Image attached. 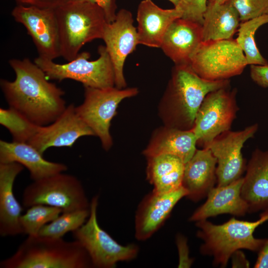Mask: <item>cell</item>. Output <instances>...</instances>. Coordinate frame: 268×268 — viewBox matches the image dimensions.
<instances>
[{
	"label": "cell",
	"instance_id": "obj_38",
	"mask_svg": "<svg viewBox=\"0 0 268 268\" xmlns=\"http://www.w3.org/2000/svg\"><path fill=\"white\" fill-rule=\"evenodd\" d=\"M231 258H232V268H248L249 266V262L246 260L243 253L240 250L234 252Z\"/></svg>",
	"mask_w": 268,
	"mask_h": 268
},
{
	"label": "cell",
	"instance_id": "obj_1",
	"mask_svg": "<svg viewBox=\"0 0 268 268\" xmlns=\"http://www.w3.org/2000/svg\"><path fill=\"white\" fill-rule=\"evenodd\" d=\"M13 81L0 79V86L9 107L39 126L54 122L67 106L65 92L48 81L45 72L28 58L8 61Z\"/></svg>",
	"mask_w": 268,
	"mask_h": 268
},
{
	"label": "cell",
	"instance_id": "obj_21",
	"mask_svg": "<svg viewBox=\"0 0 268 268\" xmlns=\"http://www.w3.org/2000/svg\"><path fill=\"white\" fill-rule=\"evenodd\" d=\"M243 178L223 186L213 187L208 192L205 202L189 218L197 222L220 214L241 216L248 212V206L241 196Z\"/></svg>",
	"mask_w": 268,
	"mask_h": 268
},
{
	"label": "cell",
	"instance_id": "obj_30",
	"mask_svg": "<svg viewBox=\"0 0 268 268\" xmlns=\"http://www.w3.org/2000/svg\"><path fill=\"white\" fill-rule=\"evenodd\" d=\"M62 212L61 208L49 205L31 206L20 217L23 233L28 236L37 235L44 225L54 220Z\"/></svg>",
	"mask_w": 268,
	"mask_h": 268
},
{
	"label": "cell",
	"instance_id": "obj_36",
	"mask_svg": "<svg viewBox=\"0 0 268 268\" xmlns=\"http://www.w3.org/2000/svg\"><path fill=\"white\" fill-rule=\"evenodd\" d=\"M17 4L33 6L44 8H55L65 0H14Z\"/></svg>",
	"mask_w": 268,
	"mask_h": 268
},
{
	"label": "cell",
	"instance_id": "obj_12",
	"mask_svg": "<svg viewBox=\"0 0 268 268\" xmlns=\"http://www.w3.org/2000/svg\"><path fill=\"white\" fill-rule=\"evenodd\" d=\"M11 16L31 37L38 57L51 60L61 57L58 23L54 8L17 4Z\"/></svg>",
	"mask_w": 268,
	"mask_h": 268
},
{
	"label": "cell",
	"instance_id": "obj_19",
	"mask_svg": "<svg viewBox=\"0 0 268 268\" xmlns=\"http://www.w3.org/2000/svg\"><path fill=\"white\" fill-rule=\"evenodd\" d=\"M181 17V12L176 7L163 9L152 0H142L138 5L136 13L139 44L160 48L170 24Z\"/></svg>",
	"mask_w": 268,
	"mask_h": 268
},
{
	"label": "cell",
	"instance_id": "obj_20",
	"mask_svg": "<svg viewBox=\"0 0 268 268\" xmlns=\"http://www.w3.org/2000/svg\"><path fill=\"white\" fill-rule=\"evenodd\" d=\"M18 163L26 167L33 181L64 172L67 166L46 160L38 150L27 142L0 140V163Z\"/></svg>",
	"mask_w": 268,
	"mask_h": 268
},
{
	"label": "cell",
	"instance_id": "obj_15",
	"mask_svg": "<svg viewBox=\"0 0 268 268\" xmlns=\"http://www.w3.org/2000/svg\"><path fill=\"white\" fill-rule=\"evenodd\" d=\"M95 135L91 129L79 117L75 106L70 104L53 123L39 126L27 142L41 154L51 147H71L81 136Z\"/></svg>",
	"mask_w": 268,
	"mask_h": 268
},
{
	"label": "cell",
	"instance_id": "obj_3",
	"mask_svg": "<svg viewBox=\"0 0 268 268\" xmlns=\"http://www.w3.org/2000/svg\"><path fill=\"white\" fill-rule=\"evenodd\" d=\"M0 268H91L90 258L76 240L28 236L10 257L0 262Z\"/></svg>",
	"mask_w": 268,
	"mask_h": 268
},
{
	"label": "cell",
	"instance_id": "obj_17",
	"mask_svg": "<svg viewBox=\"0 0 268 268\" xmlns=\"http://www.w3.org/2000/svg\"><path fill=\"white\" fill-rule=\"evenodd\" d=\"M202 42V25L178 18L168 27L160 48L175 65H190Z\"/></svg>",
	"mask_w": 268,
	"mask_h": 268
},
{
	"label": "cell",
	"instance_id": "obj_4",
	"mask_svg": "<svg viewBox=\"0 0 268 268\" xmlns=\"http://www.w3.org/2000/svg\"><path fill=\"white\" fill-rule=\"evenodd\" d=\"M268 220V208L254 221L234 217L220 225L214 224L206 219L197 221V235L203 241L200 252L202 255L212 257L214 266L224 268L236 251L246 249L257 252L261 249L266 239L255 238L254 232Z\"/></svg>",
	"mask_w": 268,
	"mask_h": 268
},
{
	"label": "cell",
	"instance_id": "obj_39",
	"mask_svg": "<svg viewBox=\"0 0 268 268\" xmlns=\"http://www.w3.org/2000/svg\"><path fill=\"white\" fill-rule=\"evenodd\" d=\"M173 3L175 7H176L179 2L180 0H168Z\"/></svg>",
	"mask_w": 268,
	"mask_h": 268
},
{
	"label": "cell",
	"instance_id": "obj_14",
	"mask_svg": "<svg viewBox=\"0 0 268 268\" xmlns=\"http://www.w3.org/2000/svg\"><path fill=\"white\" fill-rule=\"evenodd\" d=\"M102 39L113 64L115 87L125 88L127 83L124 75V64L128 55L139 44L131 11L124 8L119 10L115 20L107 24Z\"/></svg>",
	"mask_w": 268,
	"mask_h": 268
},
{
	"label": "cell",
	"instance_id": "obj_33",
	"mask_svg": "<svg viewBox=\"0 0 268 268\" xmlns=\"http://www.w3.org/2000/svg\"><path fill=\"white\" fill-rule=\"evenodd\" d=\"M250 76L252 80L259 86L268 87V65H250Z\"/></svg>",
	"mask_w": 268,
	"mask_h": 268
},
{
	"label": "cell",
	"instance_id": "obj_37",
	"mask_svg": "<svg viewBox=\"0 0 268 268\" xmlns=\"http://www.w3.org/2000/svg\"><path fill=\"white\" fill-rule=\"evenodd\" d=\"M255 268H268V238L259 251L257 261L254 266Z\"/></svg>",
	"mask_w": 268,
	"mask_h": 268
},
{
	"label": "cell",
	"instance_id": "obj_32",
	"mask_svg": "<svg viewBox=\"0 0 268 268\" xmlns=\"http://www.w3.org/2000/svg\"><path fill=\"white\" fill-rule=\"evenodd\" d=\"M207 0H180L176 7L182 18L197 22L202 25L207 8Z\"/></svg>",
	"mask_w": 268,
	"mask_h": 268
},
{
	"label": "cell",
	"instance_id": "obj_29",
	"mask_svg": "<svg viewBox=\"0 0 268 268\" xmlns=\"http://www.w3.org/2000/svg\"><path fill=\"white\" fill-rule=\"evenodd\" d=\"M0 124L9 131L13 141L23 142H28L39 126L9 107L0 109Z\"/></svg>",
	"mask_w": 268,
	"mask_h": 268
},
{
	"label": "cell",
	"instance_id": "obj_31",
	"mask_svg": "<svg viewBox=\"0 0 268 268\" xmlns=\"http://www.w3.org/2000/svg\"><path fill=\"white\" fill-rule=\"evenodd\" d=\"M237 11L240 21L268 14V0H227Z\"/></svg>",
	"mask_w": 268,
	"mask_h": 268
},
{
	"label": "cell",
	"instance_id": "obj_27",
	"mask_svg": "<svg viewBox=\"0 0 268 268\" xmlns=\"http://www.w3.org/2000/svg\"><path fill=\"white\" fill-rule=\"evenodd\" d=\"M268 23V14L240 23L236 40L243 51L248 65H266L268 62L261 54L255 43V34L262 25Z\"/></svg>",
	"mask_w": 268,
	"mask_h": 268
},
{
	"label": "cell",
	"instance_id": "obj_8",
	"mask_svg": "<svg viewBox=\"0 0 268 268\" xmlns=\"http://www.w3.org/2000/svg\"><path fill=\"white\" fill-rule=\"evenodd\" d=\"M90 204L81 182L63 172L33 181L22 194V204L27 208L44 204L60 208L63 212L88 209Z\"/></svg>",
	"mask_w": 268,
	"mask_h": 268
},
{
	"label": "cell",
	"instance_id": "obj_35",
	"mask_svg": "<svg viewBox=\"0 0 268 268\" xmlns=\"http://www.w3.org/2000/svg\"><path fill=\"white\" fill-rule=\"evenodd\" d=\"M176 243L179 254V268H189L192 265L193 260L189 256V249L186 239L182 235H178Z\"/></svg>",
	"mask_w": 268,
	"mask_h": 268
},
{
	"label": "cell",
	"instance_id": "obj_13",
	"mask_svg": "<svg viewBox=\"0 0 268 268\" xmlns=\"http://www.w3.org/2000/svg\"><path fill=\"white\" fill-rule=\"evenodd\" d=\"M258 129V125L255 124L241 131H226L205 147L209 148L216 158L218 186L227 185L241 178L245 169L242 149L245 142L253 137Z\"/></svg>",
	"mask_w": 268,
	"mask_h": 268
},
{
	"label": "cell",
	"instance_id": "obj_26",
	"mask_svg": "<svg viewBox=\"0 0 268 268\" xmlns=\"http://www.w3.org/2000/svg\"><path fill=\"white\" fill-rule=\"evenodd\" d=\"M240 21L237 11L229 3L209 1L202 24V42L232 39Z\"/></svg>",
	"mask_w": 268,
	"mask_h": 268
},
{
	"label": "cell",
	"instance_id": "obj_2",
	"mask_svg": "<svg viewBox=\"0 0 268 268\" xmlns=\"http://www.w3.org/2000/svg\"><path fill=\"white\" fill-rule=\"evenodd\" d=\"M229 79L209 80L200 77L190 65H175L158 107L164 126L192 130L197 112L206 95L229 87Z\"/></svg>",
	"mask_w": 268,
	"mask_h": 268
},
{
	"label": "cell",
	"instance_id": "obj_6",
	"mask_svg": "<svg viewBox=\"0 0 268 268\" xmlns=\"http://www.w3.org/2000/svg\"><path fill=\"white\" fill-rule=\"evenodd\" d=\"M99 58L89 61L90 54L79 53L73 60L60 64L53 60L36 58L34 62L45 73L49 79L59 81L70 79L81 83L84 87L104 88L115 86L114 70L105 46L98 49Z\"/></svg>",
	"mask_w": 268,
	"mask_h": 268
},
{
	"label": "cell",
	"instance_id": "obj_28",
	"mask_svg": "<svg viewBox=\"0 0 268 268\" xmlns=\"http://www.w3.org/2000/svg\"><path fill=\"white\" fill-rule=\"evenodd\" d=\"M89 208L63 212L54 220L44 225L39 231L40 236L62 238L68 232H73L87 220Z\"/></svg>",
	"mask_w": 268,
	"mask_h": 268
},
{
	"label": "cell",
	"instance_id": "obj_16",
	"mask_svg": "<svg viewBox=\"0 0 268 268\" xmlns=\"http://www.w3.org/2000/svg\"><path fill=\"white\" fill-rule=\"evenodd\" d=\"M187 195V192L183 186L169 193L152 191L146 195L138 206L135 215L136 238L142 241L149 238L161 227L178 201Z\"/></svg>",
	"mask_w": 268,
	"mask_h": 268
},
{
	"label": "cell",
	"instance_id": "obj_23",
	"mask_svg": "<svg viewBox=\"0 0 268 268\" xmlns=\"http://www.w3.org/2000/svg\"><path fill=\"white\" fill-rule=\"evenodd\" d=\"M241 196L248 206V212L268 208V150L257 148L246 166Z\"/></svg>",
	"mask_w": 268,
	"mask_h": 268
},
{
	"label": "cell",
	"instance_id": "obj_22",
	"mask_svg": "<svg viewBox=\"0 0 268 268\" xmlns=\"http://www.w3.org/2000/svg\"><path fill=\"white\" fill-rule=\"evenodd\" d=\"M216 164V158L209 148L196 150L185 164L182 186L188 199L196 201L207 196L217 181Z\"/></svg>",
	"mask_w": 268,
	"mask_h": 268
},
{
	"label": "cell",
	"instance_id": "obj_25",
	"mask_svg": "<svg viewBox=\"0 0 268 268\" xmlns=\"http://www.w3.org/2000/svg\"><path fill=\"white\" fill-rule=\"evenodd\" d=\"M147 179L153 191L167 193L182 186L185 163L177 156L163 154L146 158Z\"/></svg>",
	"mask_w": 268,
	"mask_h": 268
},
{
	"label": "cell",
	"instance_id": "obj_7",
	"mask_svg": "<svg viewBox=\"0 0 268 268\" xmlns=\"http://www.w3.org/2000/svg\"><path fill=\"white\" fill-rule=\"evenodd\" d=\"M98 204V196L96 195L90 201V213L87 220L72 232L74 239L78 241L87 252L93 267L113 268L119 262L134 259L138 252L136 245H122L101 228L97 216Z\"/></svg>",
	"mask_w": 268,
	"mask_h": 268
},
{
	"label": "cell",
	"instance_id": "obj_9",
	"mask_svg": "<svg viewBox=\"0 0 268 268\" xmlns=\"http://www.w3.org/2000/svg\"><path fill=\"white\" fill-rule=\"evenodd\" d=\"M136 87L119 89L116 87L97 88L84 87L83 103L75 107L79 117L93 132L106 151L113 145L110 132L111 120L117 114L121 102L136 95Z\"/></svg>",
	"mask_w": 268,
	"mask_h": 268
},
{
	"label": "cell",
	"instance_id": "obj_18",
	"mask_svg": "<svg viewBox=\"0 0 268 268\" xmlns=\"http://www.w3.org/2000/svg\"><path fill=\"white\" fill-rule=\"evenodd\" d=\"M23 169L17 162L0 163V235L2 237L23 234L20 224L23 208L13 192L14 181Z\"/></svg>",
	"mask_w": 268,
	"mask_h": 268
},
{
	"label": "cell",
	"instance_id": "obj_40",
	"mask_svg": "<svg viewBox=\"0 0 268 268\" xmlns=\"http://www.w3.org/2000/svg\"><path fill=\"white\" fill-rule=\"evenodd\" d=\"M227 0H210V1L216 2L218 3H224Z\"/></svg>",
	"mask_w": 268,
	"mask_h": 268
},
{
	"label": "cell",
	"instance_id": "obj_24",
	"mask_svg": "<svg viewBox=\"0 0 268 268\" xmlns=\"http://www.w3.org/2000/svg\"><path fill=\"white\" fill-rule=\"evenodd\" d=\"M197 144V138L192 130H181L164 126L154 131L142 153L146 158L172 155L185 164L195 153Z\"/></svg>",
	"mask_w": 268,
	"mask_h": 268
},
{
	"label": "cell",
	"instance_id": "obj_34",
	"mask_svg": "<svg viewBox=\"0 0 268 268\" xmlns=\"http://www.w3.org/2000/svg\"><path fill=\"white\" fill-rule=\"evenodd\" d=\"M78 1H89L98 4L104 10L108 23L113 21L116 18L117 8L116 0H65L64 2Z\"/></svg>",
	"mask_w": 268,
	"mask_h": 268
},
{
	"label": "cell",
	"instance_id": "obj_5",
	"mask_svg": "<svg viewBox=\"0 0 268 268\" xmlns=\"http://www.w3.org/2000/svg\"><path fill=\"white\" fill-rule=\"evenodd\" d=\"M59 26L61 56L74 59L82 47L103 38L108 22L103 8L89 1H67L54 8Z\"/></svg>",
	"mask_w": 268,
	"mask_h": 268
},
{
	"label": "cell",
	"instance_id": "obj_10",
	"mask_svg": "<svg viewBox=\"0 0 268 268\" xmlns=\"http://www.w3.org/2000/svg\"><path fill=\"white\" fill-rule=\"evenodd\" d=\"M190 65L200 77L209 80L229 79L248 65L236 39L202 42Z\"/></svg>",
	"mask_w": 268,
	"mask_h": 268
},
{
	"label": "cell",
	"instance_id": "obj_11",
	"mask_svg": "<svg viewBox=\"0 0 268 268\" xmlns=\"http://www.w3.org/2000/svg\"><path fill=\"white\" fill-rule=\"evenodd\" d=\"M236 90L229 87L208 93L196 116L192 131L197 144L206 147L221 134L229 131L239 108L236 100Z\"/></svg>",
	"mask_w": 268,
	"mask_h": 268
}]
</instances>
